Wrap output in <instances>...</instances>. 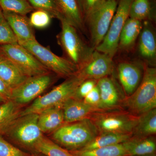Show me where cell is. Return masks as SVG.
<instances>
[{"label": "cell", "instance_id": "6da1fadb", "mask_svg": "<svg viewBox=\"0 0 156 156\" xmlns=\"http://www.w3.org/2000/svg\"><path fill=\"white\" fill-rule=\"evenodd\" d=\"M98 134L90 119L65 123L52 133V139L58 145L69 151L80 149Z\"/></svg>", "mask_w": 156, "mask_h": 156}, {"label": "cell", "instance_id": "7a4b0ae2", "mask_svg": "<svg viewBox=\"0 0 156 156\" xmlns=\"http://www.w3.org/2000/svg\"><path fill=\"white\" fill-rule=\"evenodd\" d=\"M57 19L60 21L61 30L56 38L63 51V57L79 69L90 59L95 49L82 40L77 30L61 15Z\"/></svg>", "mask_w": 156, "mask_h": 156}, {"label": "cell", "instance_id": "3957f363", "mask_svg": "<svg viewBox=\"0 0 156 156\" xmlns=\"http://www.w3.org/2000/svg\"><path fill=\"white\" fill-rule=\"evenodd\" d=\"M130 113L139 116L156 108V69L146 65L140 84L124 102Z\"/></svg>", "mask_w": 156, "mask_h": 156}, {"label": "cell", "instance_id": "277c9868", "mask_svg": "<svg viewBox=\"0 0 156 156\" xmlns=\"http://www.w3.org/2000/svg\"><path fill=\"white\" fill-rule=\"evenodd\" d=\"M84 80L77 73L67 78L47 94L39 96L31 104L23 109L20 116L31 113L39 114L50 108H61L66 100L73 97L78 87Z\"/></svg>", "mask_w": 156, "mask_h": 156}, {"label": "cell", "instance_id": "5b68a950", "mask_svg": "<svg viewBox=\"0 0 156 156\" xmlns=\"http://www.w3.org/2000/svg\"><path fill=\"white\" fill-rule=\"evenodd\" d=\"M38 114L20 116L11 124L4 138L21 147L34 151L35 146L43 135L38 125Z\"/></svg>", "mask_w": 156, "mask_h": 156}, {"label": "cell", "instance_id": "8992f818", "mask_svg": "<svg viewBox=\"0 0 156 156\" xmlns=\"http://www.w3.org/2000/svg\"><path fill=\"white\" fill-rule=\"evenodd\" d=\"M20 45L27 49L50 72L58 77L67 79L78 72L79 68L76 65L63 56H57L37 40Z\"/></svg>", "mask_w": 156, "mask_h": 156}, {"label": "cell", "instance_id": "52a82bcc", "mask_svg": "<svg viewBox=\"0 0 156 156\" xmlns=\"http://www.w3.org/2000/svg\"><path fill=\"white\" fill-rule=\"evenodd\" d=\"M117 1H106L85 19L88 27L90 46L95 49L104 39L116 10Z\"/></svg>", "mask_w": 156, "mask_h": 156}, {"label": "cell", "instance_id": "ba28073f", "mask_svg": "<svg viewBox=\"0 0 156 156\" xmlns=\"http://www.w3.org/2000/svg\"><path fill=\"white\" fill-rule=\"evenodd\" d=\"M3 56L14 63L27 77L51 72L27 49L19 44L0 45Z\"/></svg>", "mask_w": 156, "mask_h": 156}, {"label": "cell", "instance_id": "9c48e42d", "mask_svg": "<svg viewBox=\"0 0 156 156\" xmlns=\"http://www.w3.org/2000/svg\"><path fill=\"white\" fill-rule=\"evenodd\" d=\"M133 0H120L111 23L107 33L95 50L113 58L119 48L121 31L129 17V11Z\"/></svg>", "mask_w": 156, "mask_h": 156}, {"label": "cell", "instance_id": "30bf717a", "mask_svg": "<svg viewBox=\"0 0 156 156\" xmlns=\"http://www.w3.org/2000/svg\"><path fill=\"white\" fill-rule=\"evenodd\" d=\"M138 116L125 112H100L93 115L90 119L98 134L105 132L132 134Z\"/></svg>", "mask_w": 156, "mask_h": 156}, {"label": "cell", "instance_id": "8fae6325", "mask_svg": "<svg viewBox=\"0 0 156 156\" xmlns=\"http://www.w3.org/2000/svg\"><path fill=\"white\" fill-rule=\"evenodd\" d=\"M58 76L52 72L29 77L17 88L12 90V100L24 106L41 96L51 87Z\"/></svg>", "mask_w": 156, "mask_h": 156}, {"label": "cell", "instance_id": "7c38bea8", "mask_svg": "<svg viewBox=\"0 0 156 156\" xmlns=\"http://www.w3.org/2000/svg\"><path fill=\"white\" fill-rule=\"evenodd\" d=\"M113 58L106 53L95 50L88 61L79 68L77 73L84 80H100L113 73Z\"/></svg>", "mask_w": 156, "mask_h": 156}, {"label": "cell", "instance_id": "4fadbf2b", "mask_svg": "<svg viewBox=\"0 0 156 156\" xmlns=\"http://www.w3.org/2000/svg\"><path fill=\"white\" fill-rule=\"evenodd\" d=\"M138 39L137 50L140 57L146 65L154 67L156 64V35L150 20H145L143 23Z\"/></svg>", "mask_w": 156, "mask_h": 156}, {"label": "cell", "instance_id": "5bb4252c", "mask_svg": "<svg viewBox=\"0 0 156 156\" xmlns=\"http://www.w3.org/2000/svg\"><path fill=\"white\" fill-rule=\"evenodd\" d=\"M144 68L134 62L123 61L117 68L118 78L123 91L128 97L136 90L143 76Z\"/></svg>", "mask_w": 156, "mask_h": 156}, {"label": "cell", "instance_id": "9a60e30c", "mask_svg": "<svg viewBox=\"0 0 156 156\" xmlns=\"http://www.w3.org/2000/svg\"><path fill=\"white\" fill-rule=\"evenodd\" d=\"M65 123L78 122L90 119L93 115L100 112H105L95 107L89 105L83 100L71 98L62 105Z\"/></svg>", "mask_w": 156, "mask_h": 156}, {"label": "cell", "instance_id": "2e32d148", "mask_svg": "<svg viewBox=\"0 0 156 156\" xmlns=\"http://www.w3.org/2000/svg\"><path fill=\"white\" fill-rule=\"evenodd\" d=\"M97 85L100 92V108L103 110L116 108L120 104V89L114 78L111 76L98 80Z\"/></svg>", "mask_w": 156, "mask_h": 156}, {"label": "cell", "instance_id": "e0dca14e", "mask_svg": "<svg viewBox=\"0 0 156 156\" xmlns=\"http://www.w3.org/2000/svg\"><path fill=\"white\" fill-rule=\"evenodd\" d=\"M3 13L19 44L36 41L33 27L26 16L11 12H3Z\"/></svg>", "mask_w": 156, "mask_h": 156}, {"label": "cell", "instance_id": "ac0fdd59", "mask_svg": "<svg viewBox=\"0 0 156 156\" xmlns=\"http://www.w3.org/2000/svg\"><path fill=\"white\" fill-rule=\"evenodd\" d=\"M61 15L78 30L84 31L85 20L77 0H55Z\"/></svg>", "mask_w": 156, "mask_h": 156}, {"label": "cell", "instance_id": "d6986e66", "mask_svg": "<svg viewBox=\"0 0 156 156\" xmlns=\"http://www.w3.org/2000/svg\"><path fill=\"white\" fill-rule=\"evenodd\" d=\"M38 114V125L43 133H53L65 124L63 111L61 107L50 108Z\"/></svg>", "mask_w": 156, "mask_h": 156}, {"label": "cell", "instance_id": "ffe728a7", "mask_svg": "<svg viewBox=\"0 0 156 156\" xmlns=\"http://www.w3.org/2000/svg\"><path fill=\"white\" fill-rule=\"evenodd\" d=\"M142 27V21L128 17L120 34L118 50H131L138 38Z\"/></svg>", "mask_w": 156, "mask_h": 156}, {"label": "cell", "instance_id": "44dd1931", "mask_svg": "<svg viewBox=\"0 0 156 156\" xmlns=\"http://www.w3.org/2000/svg\"><path fill=\"white\" fill-rule=\"evenodd\" d=\"M127 156H140L155 153L156 143L153 136L134 137L123 143Z\"/></svg>", "mask_w": 156, "mask_h": 156}, {"label": "cell", "instance_id": "7402d4cb", "mask_svg": "<svg viewBox=\"0 0 156 156\" xmlns=\"http://www.w3.org/2000/svg\"><path fill=\"white\" fill-rule=\"evenodd\" d=\"M28 78L8 58L0 59V78L12 89L17 88Z\"/></svg>", "mask_w": 156, "mask_h": 156}, {"label": "cell", "instance_id": "603a6c76", "mask_svg": "<svg viewBox=\"0 0 156 156\" xmlns=\"http://www.w3.org/2000/svg\"><path fill=\"white\" fill-rule=\"evenodd\" d=\"M23 107L13 100L0 105V136L4 137L14 120L20 116Z\"/></svg>", "mask_w": 156, "mask_h": 156}, {"label": "cell", "instance_id": "cb8c5ba5", "mask_svg": "<svg viewBox=\"0 0 156 156\" xmlns=\"http://www.w3.org/2000/svg\"><path fill=\"white\" fill-rule=\"evenodd\" d=\"M132 136V134L112 132L99 133L90 142L80 149L89 150L120 144L126 142Z\"/></svg>", "mask_w": 156, "mask_h": 156}, {"label": "cell", "instance_id": "d4e9b609", "mask_svg": "<svg viewBox=\"0 0 156 156\" xmlns=\"http://www.w3.org/2000/svg\"><path fill=\"white\" fill-rule=\"evenodd\" d=\"M156 133V108L138 116L132 131V136L144 137L152 136Z\"/></svg>", "mask_w": 156, "mask_h": 156}, {"label": "cell", "instance_id": "484cf974", "mask_svg": "<svg viewBox=\"0 0 156 156\" xmlns=\"http://www.w3.org/2000/svg\"><path fill=\"white\" fill-rule=\"evenodd\" d=\"M69 151L75 156H127L123 143L89 150L80 149Z\"/></svg>", "mask_w": 156, "mask_h": 156}, {"label": "cell", "instance_id": "4316f807", "mask_svg": "<svg viewBox=\"0 0 156 156\" xmlns=\"http://www.w3.org/2000/svg\"><path fill=\"white\" fill-rule=\"evenodd\" d=\"M34 151L47 156H75L69 151L44 136L35 146Z\"/></svg>", "mask_w": 156, "mask_h": 156}, {"label": "cell", "instance_id": "83f0119b", "mask_svg": "<svg viewBox=\"0 0 156 156\" xmlns=\"http://www.w3.org/2000/svg\"><path fill=\"white\" fill-rule=\"evenodd\" d=\"M151 14L150 0L132 1L129 11V17L141 21L150 20Z\"/></svg>", "mask_w": 156, "mask_h": 156}, {"label": "cell", "instance_id": "f1b7e54d", "mask_svg": "<svg viewBox=\"0 0 156 156\" xmlns=\"http://www.w3.org/2000/svg\"><path fill=\"white\" fill-rule=\"evenodd\" d=\"M0 9L3 12L25 16L34 10L28 0H0Z\"/></svg>", "mask_w": 156, "mask_h": 156}, {"label": "cell", "instance_id": "f546056e", "mask_svg": "<svg viewBox=\"0 0 156 156\" xmlns=\"http://www.w3.org/2000/svg\"><path fill=\"white\" fill-rule=\"evenodd\" d=\"M18 41L0 9V45L16 44Z\"/></svg>", "mask_w": 156, "mask_h": 156}, {"label": "cell", "instance_id": "4dcf8cb0", "mask_svg": "<svg viewBox=\"0 0 156 156\" xmlns=\"http://www.w3.org/2000/svg\"><path fill=\"white\" fill-rule=\"evenodd\" d=\"M34 10H43L48 12L52 18H58L61 15L55 0H28Z\"/></svg>", "mask_w": 156, "mask_h": 156}, {"label": "cell", "instance_id": "1f68e13d", "mask_svg": "<svg viewBox=\"0 0 156 156\" xmlns=\"http://www.w3.org/2000/svg\"><path fill=\"white\" fill-rule=\"evenodd\" d=\"M52 18L50 14L46 11L41 10H34L32 12L29 19L33 27L44 29L50 25Z\"/></svg>", "mask_w": 156, "mask_h": 156}, {"label": "cell", "instance_id": "d6a6232c", "mask_svg": "<svg viewBox=\"0 0 156 156\" xmlns=\"http://www.w3.org/2000/svg\"><path fill=\"white\" fill-rule=\"evenodd\" d=\"M0 156H32L0 136Z\"/></svg>", "mask_w": 156, "mask_h": 156}, {"label": "cell", "instance_id": "836d02e7", "mask_svg": "<svg viewBox=\"0 0 156 156\" xmlns=\"http://www.w3.org/2000/svg\"><path fill=\"white\" fill-rule=\"evenodd\" d=\"M98 81L95 80H86L83 81L78 87L73 98L78 100H83L96 86Z\"/></svg>", "mask_w": 156, "mask_h": 156}, {"label": "cell", "instance_id": "e575fe53", "mask_svg": "<svg viewBox=\"0 0 156 156\" xmlns=\"http://www.w3.org/2000/svg\"><path fill=\"white\" fill-rule=\"evenodd\" d=\"M84 20L92 12L99 8L106 0H77Z\"/></svg>", "mask_w": 156, "mask_h": 156}, {"label": "cell", "instance_id": "d590c367", "mask_svg": "<svg viewBox=\"0 0 156 156\" xmlns=\"http://www.w3.org/2000/svg\"><path fill=\"white\" fill-rule=\"evenodd\" d=\"M85 103L101 109L100 108V92L97 85L85 97L83 100Z\"/></svg>", "mask_w": 156, "mask_h": 156}, {"label": "cell", "instance_id": "8d00e7d4", "mask_svg": "<svg viewBox=\"0 0 156 156\" xmlns=\"http://www.w3.org/2000/svg\"><path fill=\"white\" fill-rule=\"evenodd\" d=\"M12 89L0 78V101L4 103L12 100Z\"/></svg>", "mask_w": 156, "mask_h": 156}, {"label": "cell", "instance_id": "74e56055", "mask_svg": "<svg viewBox=\"0 0 156 156\" xmlns=\"http://www.w3.org/2000/svg\"><path fill=\"white\" fill-rule=\"evenodd\" d=\"M140 156H156V154L155 153H154L152 154H150Z\"/></svg>", "mask_w": 156, "mask_h": 156}, {"label": "cell", "instance_id": "f35d334b", "mask_svg": "<svg viewBox=\"0 0 156 156\" xmlns=\"http://www.w3.org/2000/svg\"><path fill=\"white\" fill-rule=\"evenodd\" d=\"M47 156L43 154L39 153V154L36 155L34 156Z\"/></svg>", "mask_w": 156, "mask_h": 156}, {"label": "cell", "instance_id": "ab89813d", "mask_svg": "<svg viewBox=\"0 0 156 156\" xmlns=\"http://www.w3.org/2000/svg\"><path fill=\"white\" fill-rule=\"evenodd\" d=\"M2 54V53H1V50H0V59H1L3 57Z\"/></svg>", "mask_w": 156, "mask_h": 156}, {"label": "cell", "instance_id": "60d3db41", "mask_svg": "<svg viewBox=\"0 0 156 156\" xmlns=\"http://www.w3.org/2000/svg\"><path fill=\"white\" fill-rule=\"evenodd\" d=\"M106 1H117V0H106Z\"/></svg>", "mask_w": 156, "mask_h": 156}, {"label": "cell", "instance_id": "b9f144b4", "mask_svg": "<svg viewBox=\"0 0 156 156\" xmlns=\"http://www.w3.org/2000/svg\"><path fill=\"white\" fill-rule=\"evenodd\" d=\"M3 103H2V102H1V101H0V105H1Z\"/></svg>", "mask_w": 156, "mask_h": 156}]
</instances>
